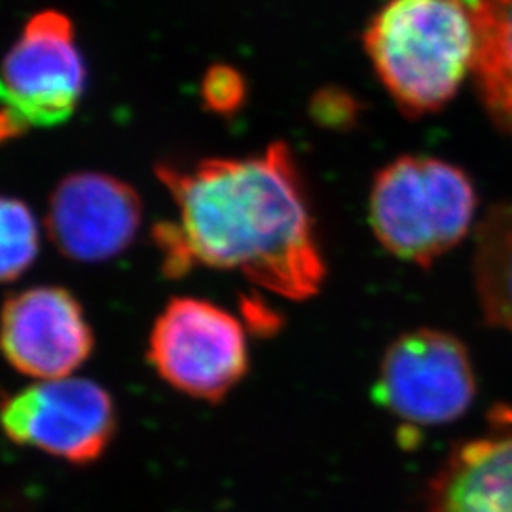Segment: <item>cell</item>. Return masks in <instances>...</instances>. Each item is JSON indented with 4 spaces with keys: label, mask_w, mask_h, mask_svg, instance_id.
<instances>
[{
    "label": "cell",
    "mask_w": 512,
    "mask_h": 512,
    "mask_svg": "<svg viewBox=\"0 0 512 512\" xmlns=\"http://www.w3.org/2000/svg\"><path fill=\"white\" fill-rule=\"evenodd\" d=\"M177 220L156 228L171 275L192 266L238 272L289 300L321 291L327 262L293 152L274 143L245 158L160 165Z\"/></svg>",
    "instance_id": "obj_1"
},
{
    "label": "cell",
    "mask_w": 512,
    "mask_h": 512,
    "mask_svg": "<svg viewBox=\"0 0 512 512\" xmlns=\"http://www.w3.org/2000/svg\"><path fill=\"white\" fill-rule=\"evenodd\" d=\"M366 52L403 112L442 109L475 67L476 25L465 0H389L372 19Z\"/></svg>",
    "instance_id": "obj_2"
},
{
    "label": "cell",
    "mask_w": 512,
    "mask_h": 512,
    "mask_svg": "<svg viewBox=\"0 0 512 512\" xmlns=\"http://www.w3.org/2000/svg\"><path fill=\"white\" fill-rule=\"evenodd\" d=\"M476 207L475 184L461 167L414 154L378 171L368 222L387 253L427 268L467 238Z\"/></svg>",
    "instance_id": "obj_3"
},
{
    "label": "cell",
    "mask_w": 512,
    "mask_h": 512,
    "mask_svg": "<svg viewBox=\"0 0 512 512\" xmlns=\"http://www.w3.org/2000/svg\"><path fill=\"white\" fill-rule=\"evenodd\" d=\"M86 80L73 21L57 10L33 16L0 63V141L67 122Z\"/></svg>",
    "instance_id": "obj_4"
},
{
    "label": "cell",
    "mask_w": 512,
    "mask_h": 512,
    "mask_svg": "<svg viewBox=\"0 0 512 512\" xmlns=\"http://www.w3.org/2000/svg\"><path fill=\"white\" fill-rule=\"evenodd\" d=\"M374 397L410 425L435 427L459 420L476 397L471 355L446 330L404 332L385 349Z\"/></svg>",
    "instance_id": "obj_5"
},
{
    "label": "cell",
    "mask_w": 512,
    "mask_h": 512,
    "mask_svg": "<svg viewBox=\"0 0 512 512\" xmlns=\"http://www.w3.org/2000/svg\"><path fill=\"white\" fill-rule=\"evenodd\" d=\"M148 357L167 384L205 401L222 399L249 368L243 325L196 298L169 302L152 329Z\"/></svg>",
    "instance_id": "obj_6"
},
{
    "label": "cell",
    "mask_w": 512,
    "mask_h": 512,
    "mask_svg": "<svg viewBox=\"0 0 512 512\" xmlns=\"http://www.w3.org/2000/svg\"><path fill=\"white\" fill-rule=\"evenodd\" d=\"M4 435L71 463L101 458L116 431V410L101 385L59 378L31 385L0 406Z\"/></svg>",
    "instance_id": "obj_7"
},
{
    "label": "cell",
    "mask_w": 512,
    "mask_h": 512,
    "mask_svg": "<svg viewBox=\"0 0 512 512\" xmlns=\"http://www.w3.org/2000/svg\"><path fill=\"white\" fill-rule=\"evenodd\" d=\"M92 348L90 323L69 291L37 287L6 300L0 313V349L19 372L40 382L69 378Z\"/></svg>",
    "instance_id": "obj_8"
},
{
    "label": "cell",
    "mask_w": 512,
    "mask_h": 512,
    "mask_svg": "<svg viewBox=\"0 0 512 512\" xmlns=\"http://www.w3.org/2000/svg\"><path fill=\"white\" fill-rule=\"evenodd\" d=\"M143 205L137 192L101 173H76L57 184L48 230L61 253L80 262L120 255L137 236Z\"/></svg>",
    "instance_id": "obj_9"
},
{
    "label": "cell",
    "mask_w": 512,
    "mask_h": 512,
    "mask_svg": "<svg viewBox=\"0 0 512 512\" xmlns=\"http://www.w3.org/2000/svg\"><path fill=\"white\" fill-rule=\"evenodd\" d=\"M431 512H512V414L459 444L435 476Z\"/></svg>",
    "instance_id": "obj_10"
},
{
    "label": "cell",
    "mask_w": 512,
    "mask_h": 512,
    "mask_svg": "<svg viewBox=\"0 0 512 512\" xmlns=\"http://www.w3.org/2000/svg\"><path fill=\"white\" fill-rule=\"evenodd\" d=\"M469 4L476 25V86L495 124L512 133V0Z\"/></svg>",
    "instance_id": "obj_11"
},
{
    "label": "cell",
    "mask_w": 512,
    "mask_h": 512,
    "mask_svg": "<svg viewBox=\"0 0 512 512\" xmlns=\"http://www.w3.org/2000/svg\"><path fill=\"white\" fill-rule=\"evenodd\" d=\"M475 289L486 321L512 334V200L476 226Z\"/></svg>",
    "instance_id": "obj_12"
},
{
    "label": "cell",
    "mask_w": 512,
    "mask_h": 512,
    "mask_svg": "<svg viewBox=\"0 0 512 512\" xmlns=\"http://www.w3.org/2000/svg\"><path fill=\"white\" fill-rule=\"evenodd\" d=\"M37 219L25 203L0 196V283L25 274L38 255Z\"/></svg>",
    "instance_id": "obj_13"
},
{
    "label": "cell",
    "mask_w": 512,
    "mask_h": 512,
    "mask_svg": "<svg viewBox=\"0 0 512 512\" xmlns=\"http://www.w3.org/2000/svg\"><path fill=\"white\" fill-rule=\"evenodd\" d=\"M245 90V82L238 71L226 65H217L209 69L203 78V103L217 114H232L241 107Z\"/></svg>",
    "instance_id": "obj_14"
}]
</instances>
